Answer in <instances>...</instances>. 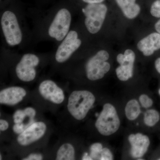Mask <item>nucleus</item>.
Returning <instances> with one entry per match:
<instances>
[{
	"mask_svg": "<svg viewBox=\"0 0 160 160\" xmlns=\"http://www.w3.org/2000/svg\"><path fill=\"white\" fill-rule=\"evenodd\" d=\"M9 123L6 120H0V130L1 131H6L9 128Z\"/></svg>",
	"mask_w": 160,
	"mask_h": 160,
	"instance_id": "27",
	"label": "nucleus"
},
{
	"mask_svg": "<svg viewBox=\"0 0 160 160\" xmlns=\"http://www.w3.org/2000/svg\"><path fill=\"white\" fill-rule=\"evenodd\" d=\"M1 27L6 42L14 47L22 42L23 33L17 15L11 10H6L1 16Z\"/></svg>",
	"mask_w": 160,
	"mask_h": 160,
	"instance_id": "1",
	"label": "nucleus"
},
{
	"mask_svg": "<svg viewBox=\"0 0 160 160\" xmlns=\"http://www.w3.org/2000/svg\"><path fill=\"white\" fill-rule=\"evenodd\" d=\"M108 9L102 3L88 4L82 9L85 16V25L86 29L91 34L99 32L106 19Z\"/></svg>",
	"mask_w": 160,
	"mask_h": 160,
	"instance_id": "5",
	"label": "nucleus"
},
{
	"mask_svg": "<svg viewBox=\"0 0 160 160\" xmlns=\"http://www.w3.org/2000/svg\"><path fill=\"white\" fill-rule=\"evenodd\" d=\"M57 160H75L74 147L69 143L63 144L58 150Z\"/></svg>",
	"mask_w": 160,
	"mask_h": 160,
	"instance_id": "17",
	"label": "nucleus"
},
{
	"mask_svg": "<svg viewBox=\"0 0 160 160\" xmlns=\"http://www.w3.org/2000/svg\"><path fill=\"white\" fill-rule=\"evenodd\" d=\"M39 91L45 99L54 104H61L65 99L62 89L51 80H46L41 82L39 86Z\"/></svg>",
	"mask_w": 160,
	"mask_h": 160,
	"instance_id": "11",
	"label": "nucleus"
},
{
	"mask_svg": "<svg viewBox=\"0 0 160 160\" xmlns=\"http://www.w3.org/2000/svg\"><path fill=\"white\" fill-rule=\"evenodd\" d=\"M155 28L158 33L160 34V19L155 25Z\"/></svg>",
	"mask_w": 160,
	"mask_h": 160,
	"instance_id": "31",
	"label": "nucleus"
},
{
	"mask_svg": "<svg viewBox=\"0 0 160 160\" xmlns=\"http://www.w3.org/2000/svg\"><path fill=\"white\" fill-rule=\"evenodd\" d=\"M160 118L159 113L155 109H148L144 113V123L146 126L149 127L155 126L159 121Z\"/></svg>",
	"mask_w": 160,
	"mask_h": 160,
	"instance_id": "18",
	"label": "nucleus"
},
{
	"mask_svg": "<svg viewBox=\"0 0 160 160\" xmlns=\"http://www.w3.org/2000/svg\"><path fill=\"white\" fill-rule=\"evenodd\" d=\"M150 13L154 17L160 18V0H156L152 3L150 9Z\"/></svg>",
	"mask_w": 160,
	"mask_h": 160,
	"instance_id": "22",
	"label": "nucleus"
},
{
	"mask_svg": "<svg viewBox=\"0 0 160 160\" xmlns=\"http://www.w3.org/2000/svg\"><path fill=\"white\" fill-rule=\"evenodd\" d=\"M82 1L87 4H92V3H102L104 0H82Z\"/></svg>",
	"mask_w": 160,
	"mask_h": 160,
	"instance_id": "28",
	"label": "nucleus"
},
{
	"mask_svg": "<svg viewBox=\"0 0 160 160\" xmlns=\"http://www.w3.org/2000/svg\"><path fill=\"white\" fill-rule=\"evenodd\" d=\"M39 63V58L37 55L32 53L23 55L16 67L18 78L24 82L33 81L36 77V68Z\"/></svg>",
	"mask_w": 160,
	"mask_h": 160,
	"instance_id": "8",
	"label": "nucleus"
},
{
	"mask_svg": "<svg viewBox=\"0 0 160 160\" xmlns=\"http://www.w3.org/2000/svg\"><path fill=\"white\" fill-rule=\"evenodd\" d=\"M43 157L40 153H33L29 154L27 158L22 159L23 160H42Z\"/></svg>",
	"mask_w": 160,
	"mask_h": 160,
	"instance_id": "25",
	"label": "nucleus"
},
{
	"mask_svg": "<svg viewBox=\"0 0 160 160\" xmlns=\"http://www.w3.org/2000/svg\"><path fill=\"white\" fill-rule=\"evenodd\" d=\"M72 16L70 11L66 8L58 10L48 26L47 33L49 37L61 42L70 30Z\"/></svg>",
	"mask_w": 160,
	"mask_h": 160,
	"instance_id": "4",
	"label": "nucleus"
},
{
	"mask_svg": "<svg viewBox=\"0 0 160 160\" xmlns=\"http://www.w3.org/2000/svg\"><path fill=\"white\" fill-rule=\"evenodd\" d=\"M135 60V54L131 49H127L124 54L118 55L117 61L120 66L116 69V73L120 81L126 82L133 77Z\"/></svg>",
	"mask_w": 160,
	"mask_h": 160,
	"instance_id": "9",
	"label": "nucleus"
},
{
	"mask_svg": "<svg viewBox=\"0 0 160 160\" xmlns=\"http://www.w3.org/2000/svg\"><path fill=\"white\" fill-rule=\"evenodd\" d=\"M126 117L129 121H134L141 114V109L139 103L136 99H132L126 104L125 109Z\"/></svg>",
	"mask_w": 160,
	"mask_h": 160,
	"instance_id": "16",
	"label": "nucleus"
},
{
	"mask_svg": "<svg viewBox=\"0 0 160 160\" xmlns=\"http://www.w3.org/2000/svg\"><path fill=\"white\" fill-rule=\"evenodd\" d=\"M103 146L101 143H95L90 146V153L89 155L92 159L99 158L100 153L103 149Z\"/></svg>",
	"mask_w": 160,
	"mask_h": 160,
	"instance_id": "19",
	"label": "nucleus"
},
{
	"mask_svg": "<svg viewBox=\"0 0 160 160\" xmlns=\"http://www.w3.org/2000/svg\"><path fill=\"white\" fill-rule=\"evenodd\" d=\"M121 125L120 118L115 107L110 103H106L95 123L100 134L109 136L118 131Z\"/></svg>",
	"mask_w": 160,
	"mask_h": 160,
	"instance_id": "3",
	"label": "nucleus"
},
{
	"mask_svg": "<svg viewBox=\"0 0 160 160\" xmlns=\"http://www.w3.org/2000/svg\"><path fill=\"white\" fill-rule=\"evenodd\" d=\"M26 95V90L22 87H9L3 89L0 92V103L13 106L22 101Z\"/></svg>",
	"mask_w": 160,
	"mask_h": 160,
	"instance_id": "13",
	"label": "nucleus"
},
{
	"mask_svg": "<svg viewBox=\"0 0 160 160\" xmlns=\"http://www.w3.org/2000/svg\"><path fill=\"white\" fill-rule=\"evenodd\" d=\"M138 49L145 56H149L154 52L160 49V34L153 32L140 40L137 45Z\"/></svg>",
	"mask_w": 160,
	"mask_h": 160,
	"instance_id": "14",
	"label": "nucleus"
},
{
	"mask_svg": "<svg viewBox=\"0 0 160 160\" xmlns=\"http://www.w3.org/2000/svg\"><path fill=\"white\" fill-rule=\"evenodd\" d=\"M128 140L130 144V154L134 158H140L146 154L150 145V140L142 133L129 135Z\"/></svg>",
	"mask_w": 160,
	"mask_h": 160,
	"instance_id": "12",
	"label": "nucleus"
},
{
	"mask_svg": "<svg viewBox=\"0 0 160 160\" xmlns=\"http://www.w3.org/2000/svg\"><path fill=\"white\" fill-rule=\"evenodd\" d=\"M158 92H159V94L160 96V89H159V90Z\"/></svg>",
	"mask_w": 160,
	"mask_h": 160,
	"instance_id": "33",
	"label": "nucleus"
},
{
	"mask_svg": "<svg viewBox=\"0 0 160 160\" xmlns=\"http://www.w3.org/2000/svg\"><path fill=\"white\" fill-rule=\"evenodd\" d=\"M28 117L24 110L18 109L14 112L13 115V121L15 123H23L26 117Z\"/></svg>",
	"mask_w": 160,
	"mask_h": 160,
	"instance_id": "21",
	"label": "nucleus"
},
{
	"mask_svg": "<svg viewBox=\"0 0 160 160\" xmlns=\"http://www.w3.org/2000/svg\"><path fill=\"white\" fill-rule=\"evenodd\" d=\"M109 53L106 50L98 51L86 62V77L90 81L101 79L110 69V64L107 61L109 59Z\"/></svg>",
	"mask_w": 160,
	"mask_h": 160,
	"instance_id": "6",
	"label": "nucleus"
},
{
	"mask_svg": "<svg viewBox=\"0 0 160 160\" xmlns=\"http://www.w3.org/2000/svg\"><path fill=\"white\" fill-rule=\"evenodd\" d=\"M155 67L157 71L160 74V58H158L155 62Z\"/></svg>",
	"mask_w": 160,
	"mask_h": 160,
	"instance_id": "29",
	"label": "nucleus"
},
{
	"mask_svg": "<svg viewBox=\"0 0 160 160\" xmlns=\"http://www.w3.org/2000/svg\"><path fill=\"white\" fill-rule=\"evenodd\" d=\"M139 101L142 107L145 109L150 108L153 104V101L146 94L141 95L139 98Z\"/></svg>",
	"mask_w": 160,
	"mask_h": 160,
	"instance_id": "20",
	"label": "nucleus"
},
{
	"mask_svg": "<svg viewBox=\"0 0 160 160\" xmlns=\"http://www.w3.org/2000/svg\"><path fill=\"white\" fill-rule=\"evenodd\" d=\"M82 160H92V158L88 154V153L87 152H85L84 153V155H83Z\"/></svg>",
	"mask_w": 160,
	"mask_h": 160,
	"instance_id": "30",
	"label": "nucleus"
},
{
	"mask_svg": "<svg viewBox=\"0 0 160 160\" xmlns=\"http://www.w3.org/2000/svg\"><path fill=\"white\" fill-rule=\"evenodd\" d=\"M158 160H160V158H159V159H158Z\"/></svg>",
	"mask_w": 160,
	"mask_h": 160,
	"instance_id": "34",
	"label": "nucleus"
},
{
	"mask_svg": "<svg viewBox=\"0 0 160 160\" xmlns=\"http://www.w3.org/2000/svg\"><path fill=\"white\" fill-rule=\"evenodd\" d=\"M113 159V155L110 149L107 148H103L100 153L99 160H112Z\"/></svg>",
	"mask_w": 160,
	"mask_h": 160,
	"instance_id": "23",
	"label": "nucleus"
},
{
	"mask_svg": "<svg viewBox=\"0 0 160 160\" xmlns=\"http://www.w3.org/2000/svg\"><path fill=\"white\" fill-rule=\"evenodd\" d=\"M27 128V126L23 124V123H15V125L12 127V129L15 133L20 134Z\"/></svg>",
	"mask_w": 160,
	"mask_h": 160,
	"instance_id": "24",
	"label": "nucleus"
},
{
	"mask_svg": "<svg viewBox=\"0 0 160 160\" xmlns=\"http://www.w3.org/2000/svg\"><path fill=\"white\" fill-rule=\"evenodd\" d=\"M0 156H1V158H0V160H2V154L0 155Z\"/></svg>",
	"mask_w": 160,
	"mask_h": 160,
	"instance_id": "32",
	"label": "nucleus"
},
{
	"mask_svg": "<svg viewBox=\"0 0 160 160\" xmlns=\"http://www.w3.org/2000/svg\"><path fill=\"white\" fill-rule=\"evenodd\" d=\"M46 130L45 123L42 122L33 123L19 135L17 138L18 143L21 146H28L42 137Z\"/></svg>",
	"mask_w": 160,
	"mask_h": 160,
	"instance_id": "10",
	"label": "nucleus"
},
{
	"mask_svg": "<svg viewBox=\"0 0 160 160\" xmlns=\"http://www.w3.org/2000/svg\"><path fill=\"white\" fill-rule=\"evenodd\" d=\"M115 1L124 16L129 19H133L136 18L141 12V7L136 2V0Z\"/></svg>",
	"mask_w": 160,
	"mask_h": 160,
	"instance_id": "15",
	"label": "nucleus"
},
{
	"mask_svg": "<svg viewBox=\"0 0 160 160\" xmlns=\"http://www.w3.org/2000/svg\"><path fill=\"white\" fill-rule=\"evenodd\" d=\"M82 43L77 32L70 30L58 46L55 55L56 62L62 63L68 61L80 48Z\"/></svg>",
	"mask_w": 160,
	"mask_h": 160,
	"instance_id": "7",
	"label": "nucleus"
},
{
	"mask_svg": "<svg viewBox=\"0 0 160 160\" xmlns=\"http://www.w3.org/2000/svg\"><path fill=\"white\" fill-rule=\"evenodd\" d=\"M95 101L94 95L88 90L72 92L68 99V111L76 119H84Z\"/></svg>",
	"mask_w": 160,
	"mask_h": 160,
	"instance_id": "2",
	"label": "nucleus"
},
{
	"mask_svg": "<svg viewBox=\"0 0 160 160\" xmlns=\"http://www.w3.org/2000/svg\"><path fill=\"white\" fill-rule=\"evenodd\" d=\"M24 110L26 111L27 115L28 116V117L31 119L33 120L36 114V112L33 108L32 107H27L26 109H24Z\"/></svg>",
	"mask_w": 160,
	"mask_h": 160,
	"instance_id": "26",
	"label": "nucleus"
}]
</instances>
